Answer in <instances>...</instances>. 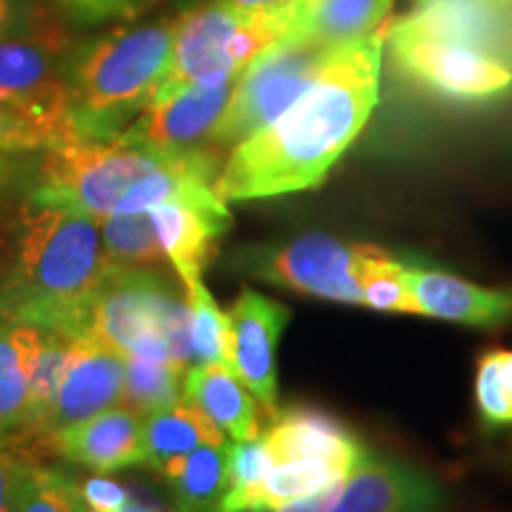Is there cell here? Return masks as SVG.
I'll return each instance as SVG.
<instances>
[{"mask_svg":"<svg viewBox=\"0 0 512 512\" xmlns=\"http://www.w3.org/2000/svg\"><path fill=\"white\" fill-rule=\"evenodd\" d=\"M384 27L337 48L287 110L230 150L214 183L223 202L290 195L325 181L380 102Z\"/></svg>","mask_w":512,"mask_h":512,"instance_id":"1","label":"cell"},{"mask_svg":"<svg viewBox=\"0 0 512 512\" xmlns=\"http://www.w3.org/2000/svg\"><path fill=\"white\" fill-rule=\"evenodd\" d=\"M110 271L98 219L27 195L10 230L0 316L43 332L88 335L93 297Z\"/></svg>","mask_w":512,"mask_h":512,"instance_id":"2","label":"cell"},{"mask_svg":"<svg viewBox=\"0 0 512 512\" xmlns=\"http://www.w3.org/2000/svg\"><path fill=\"white\" fill-rule=\"evenodd\" d=\"M223 152L219 147L164 152L119 138L64 143L46 150L41 178L29 197L93 219L138 214L166 202L204 200L219 195L214 183L226 162Z\"/></svg>","mask_w":512,"mask_h":512,"instance_id":"3","label":"cell"},{"mask_svg":"<svg viewBox=\"0 0 512 512\" xmlns=\"http://www.w3.org/2000/svg\"><path fill=\"white\" fill-rule=\"evenodd\" d=\"M178 17L117 27L64 55L69 143L114 140L155 98Z\"/></svg>","mask_w":512,"mask_h":512,"instance_id":"4","label":"cell"},{"mask_svg":"<svg viewBox=\"0 0 512 512\" xmlns=\"http://www.w3.org/2000/svg\"><path fill=\"white\" fill-rule=\"evenodd\" d=\"M88 335L126 358L192 363L188 302L155 268L112 266L93 297Z\"/></svg>","mask_w":512,"mask_h":512,"instance_id":"5","label":"cell"},{"mask_svg":"<svg viewBox=\"0 0 512 512\" xmlns=\"http://www.w3.org/2000/svg\"><path fill=\"white\" fill-rule=\"evenodd\" d=\"M335 50L306 38H285L256 57L235 79L233 95L211 143L221 150H233L242 140L259 133L309 88Z\"/></svg>","mask_w":512,"mask_h":512,"instance_id":"6","label":"cell"},{"mask_svg":"<svg viewBox=\"0 0 512 512\" xmlns=\"http://www.w3.org/2000/svg\"><path fill=\"white\" fill-rule=\"evenodd\" d=\"M69 46L67 36L53 24L0 38V107L38 121L57 145L72 140L64 83V55Z\"/></svg>","mask_w":512,"mask_h":512,"instance_id":"7","label":"cell"},{"mask_svg":"<svg viewBox=\"0 0 512 512\" xmlns=\"http://www.w3.org/2000/svg\"><path fill=\"white\" fill-rule=\"evenodd\" d=\"M384 43L394 67L420 91L448 102H484L512 88V69L496 55L467 43L389 31Z\"/></svg>","mask_w":512,"mask_h":512,"instance_id":"8","label":"cell"},{"mask_svg":"<svg viewBox=\"0 0 512 512\" xmlns=\"http://www.w3.org/2000/svg\"><path fill=\"white\" fill-rule=\"evenodd\" d=\"M363 245L332 235L309 233L278 247H252L240 254V268L266 283L290 287L330 302L363 306L358 261Z\"/></svg>","mask_w":512,"mask_h":512,"instance_id":"9","label":"cell"},{"mask_svg":"<svg viewBox=\"0 0 512 512\" xmlns=\"http://www.w3.org/2000/svg\"><path fill=\"white\" fill-rule=\"evenodd\" d=\"M235 79L197 83V86H185L164 98H155L117 138L124 143L164 152L216 147L211 140H214L216 126H219L230 95H233Z\"/></svg>","mask_w":512,"mask_h":512,"instance_id":"10","label":"cell"},{"mask_svg":"<svg viewBox=\"0 0 512 512\" xmlns=\"http://www.w3.org/2000/svg\"><path fill=\"white\" fill-rule=\"evenodd\" d=\"M245 12L221 0H207L178 17L169 69L155 98H164L185 86L221 83L240 76L233 67L230 50Z\"/></svg>","mask_w":512,"mask_h":512,"instance_id":"11","label":"cell"},{"mask_svg":"<svg viewBox=\"0 0 512 512\" xmlns=\"http://www.w3.org/2000/svg\"><path fill=\"white\" fill-rule=\"evenodd\" d=\"M290 318V309L285 304L249 287L240 292L228 311L230 337H233V373L254 394L271 420L278 413L275 351Z\"/></svg>","mask_w":512,"mask_h":512,"instance_id":"12","label":"cell"},{"mask_svg":"<svg viewBox=\"0 0 512 512\" xmlns=\"http://www.w3.org/2000/svg\"><path fill=\"white\" fill-rule=\"evenodd\" d=\"M124 370L126 356L93 335H81L50 406L43 446L50 448L55 434L67 427L119 406L124 392Z\"/></svg>","mask_w":512,"mask_h":512,"instance_id":"13","label":"cell"},{"mask_svg":"<svg viewBox=\"0 0 512 512\" xmlns=\"http://www.w3.org/2000/svg\"><path fill=\"white\" fill-rule=\"evenodd\" d=\"M444 491L427 472L366 453L342 479L325 512H439Z\"/></svg>","mask_w":512,"mask_h":512,"instance_id":"14","label":"cell"},{"mask_svg":"<svg viewBox=\"0 0 512 512\" xmlns=\"http://www.w3.org/2000/svg\"><path fill=\"white\" fill-rule=\"evenodd\" d=\"M164 259L174 266L183 287L202 280L219 240L233 223L226 202L219 195L204 200L166 202L150 209Z\"/></svg>","mask_w":512,"mask_h":512,"instance_id":"15","label":"cell"},{"mask_svg":"<svg viewBox=\"0 0 512 512\" xmlns=\"http://www.w3.org/2000/svg\"><path fill=\"white\" fill-rule=\"evenodd\" d=\"M403 280L418 304V316L451 320L472 328H498L512 320V290H494L448 271L406 264Z\"/></svg>","mask_w":512,"mask_h":512,"instance_id":"16","label":"cell"},{"mask_svg":"<svg viewBox=\"0 0 512 512\" xmlns=\"http://www.w3.org/2000/svg\"><path fill=\"white\" fill-rule=\"evenodd\" d=\"M143 420L131 408L112 406L55 434L50 451L98 475L143 465Z\"/></svg>","mask_w":512,"mask_h":512,"instance_id":"17","label":"cell"},{"mask_svg":"<svg viewBox=\"0 0 512 512\" xmlns=\"http://www.w3.org/2000/svg\"><path fill=\"white\" fill-rule=\"evenodd\" d=\"M273 463L316 458L351 470L368 453L363 441L344 422L316 408H287L273 415L264 432Z\"/></svg>","mask_w":512,"mask_h":512,"instance_id":"18","label":"cell"},{"mask_svg":"<svg viewBox=\"0 0 512 512\" xmlns=\"http://www.w3.org/2000/svg\"><path fill=\"white\" fill-rule=\"evenodd\" d=\"M183 401L192 403L233 441L254 439L264 434L271 420L240 377L221 363H195L185 368Z\"/></svg>","mask_w":512,"mask_h":512,"instance_id":"19","label":"cell"},{"mask_svg":"<svg viewBox=\"0 0 512 512\" xmlns=\"http://www.w3.org/2000/svg\"><path fill=\"white\" fill-rule=\"evenodd\" d=\"M392 5L394 0H287L292 38L342 48L380 31Z\"/></svg>","mask_w":512,"mask_h":512,"instance_id":"20","label":"cell"},{"mask_svg":"<svg viewBox=\"0 0 512 512\" xmlns=\"http://www.w3.org/2000/svg\"><path fill=\"white\" fill-rule=\"evenodd\" d=\"M46 332L0 316V446L15 444L27 422L29 382Z\"/></svg>","mask_w":512,"mask_h":512,"instance_id":"21","label":"cell"},{"mask_svg":"<svg viewBox=\"0 0 512 512\" xmlns=\"http://www.w3.org/2000/svg\"><path fill=\"white\" fill-rule=\"evenodd\" d=\"M226 434L188 401L145 415L143 420V465L162 475L166 467L204 444H226Z\"/></svg>","mask_w":512,"mask_h":512,"instance_id":"22","label":"cell"},{"mask_svg":"<svg viewBox=\"0 0 512 512\" xmlns=\"http://www.w3.org/2000/svg\"><path fill=\"white\" fill-rule=\"evenodd\" d=\"M174 512H221L228 494V441L204 444L166 467Z\"/></svg>","mask_w":512,"mask_h":512,"instance_id":"23","label":"cell"},{"mask_svg":"<svg viewBox=\"0 0 512 512\" xmlns=\"http://www.w3.org/2000/svg\"><path fill=\"white\" fill-rule=\"evenodd\" d=\"M349 475L347 467L330 463V460L299 458V460H278L271 465L264 482L249 496L245 510H271L297 498L311 496L325 486L342 482Z\"/></svg>","mask_w":512,"mask_h":512,"instance_id":"24","label":"cell"},{"mask_svg":"<svg viewBox=\"0 0 512 512\" xmlns=\"http://www.w3.org/2000/svg\"><path fill=\"white\" fill-rule=\"evenodd\" d=\"M185 366L155 358H126L121 406L138 415H150L181 401Z\"/></svg>","mask_w":512,"mask_h":512,"instance_id":"25","label":"cell"},{"mask_svg":"<svg viewBox=\"0 0 512 512\" xmlns=\"http://www.w3.org/2000/svg\"><path fill=\"white\" fill-rule=\"evenodd\" d=\"M100 235L105 254L119 268H157L164 261L150 211L102 216Z\"/></svg>","mask_w":512,"mask_h":512,"instance_id":"26","label":"cell"},{"mask_svg":"<svg viewBox=\"0 0 512 512\" xmlns=\"http://www.w3.org/2000/svg\"><path fill=\"white\" fill-rule=\"evenodd\" d=\"M190 311V356L192 363H221L233 370V337L228 313L219 309L202 280L185 287Z\"/></svg>","mask_w":512,"mask_h":512,"instance_id":"27","label":"cell"},{"mask_svg":"<svg viewBox=\"0 0 512 512\" xmlns=\"http://www.w3.org/2000/svg\"><path fill=\"white\" fill-rule=\"evenodd\" d=\"M12 512H86L79 482L60 467L24 460L19 467Z\"/></svg>","mask_w":512,"mask_h":512,"instance_id":"28","label":"cell"},{"mask_svg":"<svg viewBox=\"0 0 512 512\" xmlns=\"http://www.w3.org/2000/svg\"><path fill=\"white\" fill-rule=\"evenodd\" d=\"M358 285H361L363 306L389 313H418L403 280V261L375 245H363L358 261Z\"/></svg>","mask_w":512,"mask_h":512,"instance_id":"29","label":"cell"},{"mask_svg":"<svg viewBox=\"0 0 512 512\" xmlns=\"http://www.w3.org/2000/svg\"><path fill=\"white\" fill-rule=\"evenodd\" d=\"M76 27H102L110 22H131L155 8L157 0H53Z\"/></svg>","mask_w":512,"mask_h":512,"instance_id":"30","label":"cell"},{"mask_svg":"<svg viewBox=\"0 0 512 512\" xmlns=\"http://www.w3.org/2000/svg\"><path fill=\"white\" fill-rule=\"evenodd\" d=\"M475 394L479 413H482V420L486 425L501 427L512 422V401L505 396L501 377H498L496 349L486 351L482 361H479Z\"/></svg>","mask_w":512,"mask_h":512,"instance_id":"31","label":"cell"},{"mask_svg":"<svg viewBox=\"0 0 512 512\" xmlns=\"http://www.w3.org/2000/svg\"><path fill=\"white\" fill-rule=\"evenodd\" d=\"M55 145V138L38 121L10 107H0V152L17 155V152L50 150Z\"/></svg>","mask_w":512,"mask_h":512,"instance_id":"32","label":"cell"},{"mask_svg":"<svg viewBox=\"0 0 512 512\" xmlns=\"http://www.w3.org/2000/svg\"><path fill=\"white\" fill-rule=\"evenodd\" d=\"M79 494L86 512H117L133 498L126 486L102 475L83 479L79 484Z\"/></svg>","mask_w":512,"mask_h":512,"instance_id":"33","label":"cell"},{"mask_svg":"<svg viewBox=\"0 0 512 512\" xmlns=\"http://www.w3.org/2000/svg\"><path fill=\"white\" fill-rule=\"evenodd\" d=\"M24 460L27 458L19 456L15 448L0 446V512H12L19 467Z\"/></svg>","mask_w":512,"mask_h":512,"instance_id":"34","label":"cell"},{"mask_svg":"<svg viewBox=\"0 0 512 512\" xmlns=\"http://www.w3.org/2000/svg\"><path fill=\"white\" fill-rule=\"evenodd\" d=\"M31 29V8L27 0H0V38Z\"/></svg>","mask_w":512,"mask_h":512,"instance_id":"35","label":"cell"},{"mask_svg":"<svg viewBox=\"0 0 512 512\" xmlns=\"http://www.w3.org/2000/svg\"><path fill=\"white\" fill-rule=\"evenodd\" d=\"M496 361H498V377H501L503 392L512 401V351L496 349Z\"/></svg>","mask_w":512,"mask_h":512,"instance_id":"36","label":"cell"},{"mask_svg":"<svg viewBox=\"0 0 512 512\" xmlns=\"http://www.w3.org/2000/svg\"><path fill=\"white\" fill-rule=\"evenodd\" d=\"M221 3L233 5V8H240V10H266V8H275V5H283L287 0H221Z\"/></svg>","mask_w":512,"mask_h":512,"instance_id":"37","label":"cell"},{"mask_svg":"<svg viewBox=\"0 0 512 512\" xmlns=\"http://www.w3.org/2000/svg\"><path fill=\"white\" fill-rule=\"evenodd\" d=\"M12 174H15V164H12L8 152H0V192L8 188Z\"/></svg>","mask_w":512,"mask_h":512,"instance_id":"38","label":"cell"},{"mask_svg":"<svg viewBox=\"0 0 512 512\" xmlns=\"http://www.w3.org/2000/svg\"><path fill=\"white\" fill-rule=\"evenodd\" d=\"M117 512H159V510L152 508V505H147V503L136 501V498H131V501H128L124 508H119Z\"/></svg>","mask_w":512,"mask_h":512,"instance_id":"39","label":"cell"},{"mask_svg":"<svg viewBox=\"0 0 512 512\" xmlns=\"http://www.w3.org/2000/svg\"><path fill=\"white\" fill-rule=\"evenodd\" d=\"M413 3H425V0H413ZM496 3H512V0H496Z\"/></svg>","mask_w":512,"mask_h":512,"instance_id":"40","label":"cell"}]
</instances>
